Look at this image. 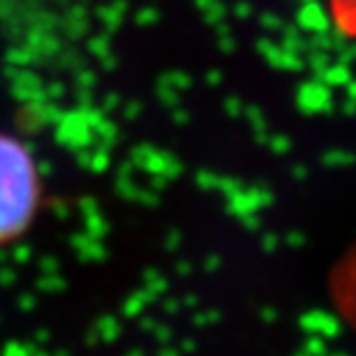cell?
I'll list each match as a JSON object with an SVG mask.
<instances>
[{
	"instance_id": "cell-3",
	"label": "cell",
	"mask_w": 356,
	"mask_h": 356,
	"mask_svg": "<svg viewBox=\"0 0 356 356\" xmlns=\"http://www.w3.org/2000/svg\"><path fill=\"white\" fill-rule=\"evenodd\" d=\"M329 7L338 31L356 38V0H329Z\"/></svg>"
},
{
	"instance_id": "cell-1",
	"label": "cell",
	"mask_w": 356,
	"mask_h": 356,
	"mask_svg": "<svg viewBox=\"0 0 356 356\" xmlns=\"http://www.w3.org/2000/svg\"><path fill=\"white\" fill-rule=\"evenodd\" d=\"M44 183L33 151L19 137L0 132V248L17 243L40 216Z\"/></svg>"
},
{
	"instance_id": "cell-2",
	"label": "cell",
	"mask_w": 356,
	"mask_h": 356,
	"mask_svg": "<svg viewBox=\"0 0 356 356\" xmlns=\"http://www.w3.org/2000/svg\"><path fill=\"white\" fill-rule=\"evenodd\" d=\"M329 296L338 317L356 333V245L333 264L329 275Z\"/></svg>"
}]
</instances>
